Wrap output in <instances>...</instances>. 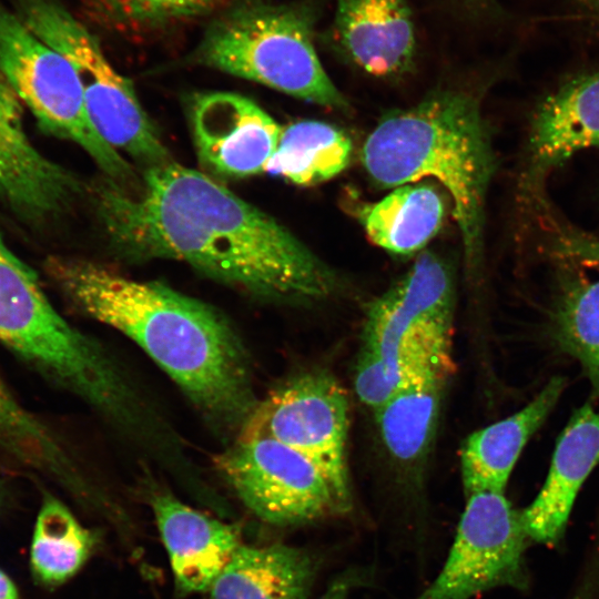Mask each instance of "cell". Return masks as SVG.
I'll return each mask as SVG.
<instances>
[{
    "label": "cell",
    "instance_id": "9a60e30c",
    "mask_svg": "<svg viewBox=\"0 0 599 599\" xmlns=\"http://www.w3.org/2000/svg\"><path fill=\"white\" fill-rule=\"evenodd\" d=\"M19 102L0 78V196L20 215L44 220L67 209L80 185L31 143Z\"/></svg>",
    "mask_w": 599,
    "mask_h": 599
},
{
    "label": "cell",
    "instance_id": "ffe728a7",
    "mask_svg": "<svg viewBox=\"0 0 599 599\" xmlns=\"http://www.w3.org/2000/svg\"><path fill=\"white\" fill-rule=\"evenodd\" d=\"M318 567L304 548L241 545L211 585L210 599H306Z\"/></svg>",
    "mask_w": 599,
    "mask_h": 599
},
{
    "label": "cell",
    "instance_id": "603a6c76",
    "mask_svg": "<svg viewBox=\"0 0 599 599\" xmlns=\"http://www.w3.org/2000/svg\"><path fill=\"white\" fill-rule=\"evenodd\" d=\"M0 463L70 477L71 458L53 432L13 395L0 375Z\"/></svg>",
    "mask_w": 599,
    "mask_h": 599
},
{
    "label": "cell",
    "instance_id": "f1b7e54d",
    "mask_svg": "<svg viewBox=\"0 0 599 599\" xmlns=\"http://www.w3.org/2000/svg\"><path fill=\"white\" fill-rule=\"evenodd\" d=\"M598 588L599 579L589 572L570 599H596Z\"/></svg>",
    "mask_w": 599,
    "mask_h": 599
},
{
    "label": "cell",
    "instance_id": "7a4b0ae2",
    "mask_svg": "<svg viewBox=\"0 0 599 599\" xmlns=\"http://www.w3.org/2000/svg\"><path fill=\"white\" fill-rule=\"evenodd\" d=\"M45 272L78 312L134 342L221 436L237 437L260 400L247 352L223 314L94 261L50 257Z\"/></svg>",
    "mask_w": 599,
    "mask_h": 599
},
{
    "label": "cell",
    "instance_id": "4fadbf2b",
    "mask_svg": "<svg viewBox=\"0 0 599 599\" xmlns=\"http://www.w3.org/2000/svg\"><path fill=\"white\" fill-rule=\"evenodd\" d=\"M189 111L199 161L212 176L265 172L283 126L252 99L233 92L200 93Z\"/></svg>",
    "mask_w": 599,
    "mask_h": 599
},
{
    "label": "cell",
    "instance_id": "cb8c5ba5",
    "mask_svg": "<svg viewBox=\"0 0 599 599\" xmlns=\"http://www.w3.org/2000/svg\"><path fill=\"white\" fill-rule=\"evenodd\" d=\"M551 318L556 344L580 362L599 397V278L562 282Z\"/></svg>",
    "mask_w": 599,
    "mask_h": 599
},
{
    "label": "cell",
    "instance_id": "e0dca14e",
    "mask_svg": "<svg viewBox=\"0 0 599 599\" xmlns=\"http://www.w3.org/2000/svg\"><path fill=\"white\" fill-rule=\"evenodd\" d=\"M599 464V413L586 404L573 412L557 439L547 478L521 511L529 539L555 546L564 537L576 497Z\"/></svg>",
    "mask_w": 599,
    "mask_h": 599
},
{
    "label": "cell",
    "instance_id": "484cf974",
    "mask_svg": "<svg viewBox=\"0 0 599 599\" xmlns=\"http://www.w3.org/2000/svg\"><path fill=\"white\" fill-rule=\"evenodd\" d=\"M122 16L146 22H161L203 13L222 0H106Z\"/></svg>",
    "mask_w": 599,
    "mask_h": 599
},
{
    "label": "cell",
    "instance_id": "5b68a950",
    "mask_svg": "<svg viewBox=\"0 0 599 599\" xmlns=\"http://www.w3.org/2000/svg\"><path fill=\"white\" fill-rule=\"evenodd\" d=\"M306 4L247 2L217 18L192 54L194 63L322 106L348 102L323 68Z\"/></svg>",
    "mask_w": 599,
    "mask_h": 599
},
{
    "label": "cell",
    "instance_id": "ac0fdd59",
    "mask_svg": "<svg viewBox=\"0 0 599 599\" xmlns=\"http://www.w3.org/2000/svg\"><path fill=\"white\" fill-rule=\"evenodd\" d=\"M151 506L179 590H209L242 545L237 528L185 505L170 493L154 494Z\"/></svg>",
    "mask_w": 599,
    "mask_h": 599
},
{
    "label": "cell",
    "instance_id": "1f68e13d",
    "mask_svg": "<svg viewBox=\"0 0 599 599\" xmlns=\"http://www.w3.org/2000/svg\"><path fill=\"white\" fill-rule=\"evenodd\" d=\"M583 3L588 4L589 7L599 10V0H581Z\"/></svg>",
    "mask_w": 599,
    "mask_h": 599
},
{
    "label": "cell",
    "instance_id": "4dcf8cb0",
    "mask_svg": "<svg viewBox=\"0 0 599 599\" xmlns=\"http://www.w3.org/2000/svg\"><path fill=\"white\" fill-rule=\"evenodd\" d=\"M463 1H466L467 3L475 4L478 7H487L494 3V0H463Z\"/></svg>",
    "mask_w": 599,
    "mask_h": 599
},
{
    "label": "cell",
    "instance_id": "f546056e",
    "mask_svg": "<svg viewBox=\"0 0 599 599\" xmlns=\"http://www.w3.org/2000/svg\"><path fill=\"white\" fill-rule=\"evenodd\" d=\"M0 599H18L17 590L11 580L0 571Z\"/></svg>",
    "mask_w": 599,
    "mask_h": 599
},
{
    "label": "cell",
    "instance_id": "d4e9b609",
    "mask_svg": "<svg viewBox=\"0 0 599 599\" xmlns=\"http://www.w3.org/2000/svg\"><path fill=\"white\" fill-rule=\"evenodd\" d=\"M94 544V535L63 504L50 498L35 525L31 549L33 570L42 581L62 582L87 561Z\"/></svg>",
    "mask_w": 599,
    "mask_h": 599
},
{
    "label": "cell",
    "instance_id": "7402d4cb",
    "mask_svg": "<svg viewBox=\"0 0 599 599\" xmlns=\"http://www.w3.org/2000/svg\"><path fill=\"white\" fill-rule=\"evenodd\" d=\"M352 151L349 136L338 128L322 121L302 120L282 128L265 172L296 185H315L343 172Z\"/></svg>",
    "mask_w": 599,
    "mask_h": 599
},
{
    "label": "cell",
    "instance_id": "8fae6325",
    "mask_svg": "<svg viewBox=\"0 0 599 599\" xmlns=\"http://www.w3.org/2000/svg\"><path fill=\"white\" fill-rule=\"evenodd\" d=\"M454 305L448 264L434 252H422L412 267L369 305L362 347L404 373V344L420 332H453Z\"/></svg>",
    "mask_w": 599,
    "mask_h": 599
},
{
    "label": "cell",
    "instance_id": "4316f807",
    "mask_svg": "<svg viewBox=\"0 0 599 599\" xmlns=\"http://www.w3.org/2000/svg\"><path fill=\"white\" fill-rule=\"evenodd\" d=\"M549 251L565 262L599 267V237L551 221Z\"/></svg>",
    "mask_w": 599,
    "mask_h": 599
},
{
    "label": "cell",
    "instance_id": "8992f818",
    "mask_svg": "<svg viewBox=\"0 0 599 599\" xmlns=\"http://www.w3.org/2000/svg\"><path fill=\"white\" fill-rule=\"evenodd\" d=\"M16 1L23 23L73 67L99 134L143 169L171 161L132 82L112 67L95 35L55 0Z\"/></svg>",
    "mask_w": 599,
    "mask_h": 599
},
{
    "label": "cell",
    "instance_id": "30bf717a",
    "mask_svg": "<svg viewBox=\"0 0 599 599\" xmlns=\"http://www.w3.org/2000/svg\"><path fill=\"white\" fill-rule=\"evenodd\" d=\"M348 427L349 403L344 387L331 374L309 372L260 400L238 435L268 436L294 448L309 458L342 496L353 500Z\"/></svg>",
    "mask_w": 599,
    "mask_h": 599
},
{
    "label": "cell",
    "instance_id": "7c38bea8",
    "mask_svg": "<svg viewBox=\"0 0 599 599\" xmlns=\"http://www.w3.org/2000/svg\"><path fill=\"white\" fill-rule=\"evenodd\" d=\"M451 333L422 332L404 344V379L390 399L375 410L383 443L398 461L418 460L430 444L443 393L454 370Z\"/></svg>",
    "mask_w": 599,
    "mask_h": 599
},
{
    "label": "cell",
    "instance_id": "ba28073f",
    "mask_svg": "<svg viewBox=\"0 0 599 599\" xmlns=\"http://www.w3.org/2000/svg\"><path fill=\"white\" fill-rule=\"evenodd\" d=\"M213 463L243 505L270 525L314 524L353 507L309 458L268 436L238 435Z\"/></svg>",
    "mask_w": 599,
    "mask_h": 599
},
{
    "label": "cell",
    "instance_id": "52a82bcc",
    "mask_svg": "<svg viewBox=\"0 0 599 599\" xmlns=\"http://www.w3.org/2000/svg\"><path fill=\"white\" fill-rule=\"evenodd\" d=\"M0 71L47 132L82 148L103 176L131 186L134 171L94 128L71 63L0 4Z\"/></svg>",
    "mask_w": 599,
    "mask_h": 599
},
{
    "label": "cell",
    "instance_id": "3957f363",
    "mask_svg": "<svg viewBox=\"0 0 599 599\" xmlns=\"http://www.w3.org/2000/svg\"><path fill=\"white\" fill-rule=\"evenodd\" d=\"M362 162L370 180L396 187L430 177L449 193L467 264L480 265L485 211L496 161L479 99L441 89L383 118L366 138Z\"/></svg>",
    "mask_w": 599,
    "mask_h": 599
},
{
    "label": "cell",
    "instance_id": "9c48e42d",
    "mask_svg": "<svg viewBox=\"0 0 599 599\" xmlns=\"http://www.w3.org/2000/svg\"><path fill=\"white\" fill-rule=\"evenodd\" d=\"M454 542L434 581L415 599H471L498 587L525 589L529 537L504 493L466 496Z\"/></svg>",
    "mask_w": 599,
    "mask_h": 599
},
{
    "label": "cell",
    "instance_id": "83f0119b",
    "mask_svg": "<svg viewBox=\"0 0 599 599\" xmlns=\"http://www.w3.org/2000/svg\"><path fill=\"white\" fill-rule=\"evenodd\" d=\"M358 580L356 572H347L337 578L321 599H347L349 590Z\"/></svg>",
    "mask_w": 599,
    "mask_h": 599
},
{
    "label": "cell",
    "instance_id": "d6986e66",
    "mask_svg": "<svg viewBox=\"0 0 599 599\" xmlns=\"http://www.w3.org/2000/svg\"><path fill=\"white\" fill-rule=\"evenodd\" d=\"M564 377H552L524 408L471 433L460 450L465 495L504 493L510 474L530 437L541 427L565 388Z\"/></svg>",
    "mask_w": 599,
    "mask_h": 599
},
{
    "label": "cell",
    "instance_id": "277c9868",
    "mask_svg": "<svg viewBox=\"0 0 599 599\" xmlns=\"http://www.w3.org/2000/svg\"><path fill=\"white\" fill-rule=\"evenodd\" d=\"M0 342L89 404L126 438L144 435L156 407L99 342L70 324L0 236Z\"/></svg>",
    "mask_w": 599,
    "mask_h": 599
},
{
    "label": "cell",
    "instance_id": "2e32d148",
    "mask_svg": "<svg viewBox=\"0 0 599 599\" xmlns=\"http://www.w3.org/2000/svg\"><path fill=\"white\" fill-rule=\"evenodd\" d=\"M332 35L339 52L369 75L395 79L414 65L416 30L406 0H337Z\"/></svg>",
    "mask_w": 599,
    "mask_h": 599
},
{
    "label": "cell",
    "instance_id": "5bb4252c",
    "mask_svg": "<svg viewBox=\"0 0 599 599\" xmlns=\"http://www.w3.org/2000/svg\"><path fill=\"white\" fill-rule=\"evenodd\" d=\"M599 150V69L567 79L536 108L520 180L538 195L549 173L577 152Z\"/></svg>",
    "mask_w": 599,
    "mask_h": 599
},
{
    "label": "cell",
    "instance_id": "44dd1931",
    "mask_svg": "<svg viewBox=\"0 0 599 599\" xmlns=\"http://www.w3.org/2000/svg\"><path fill=\"white\" fill-rule=\"evenodd\" d=\"M444 212L435 186L417 182L396 186L380 200L359 205L356 217L374 244L396 255H410L438 233Z\"/></svg>",
    "mask_w": 599,
    "mask_h": 599
},
{
    "label": "cell",
    "instance_id": "6da1fadb",
    "mask_svg": "<svg viewBox=\"0 0 599 599\" xmlns=\"http://www.w3.org/2000/svg\"><path fill=\"white\" fill-rule=\"evenodd\" d=\"M108 244L129 261L175 260L253 297L302 304L331 297L336 272L274 217L213 176L172 160L124 186L94 189Z\"/></svg>",
    "mask_w": 599,
    "mask_h": 599
}]
</instances>
